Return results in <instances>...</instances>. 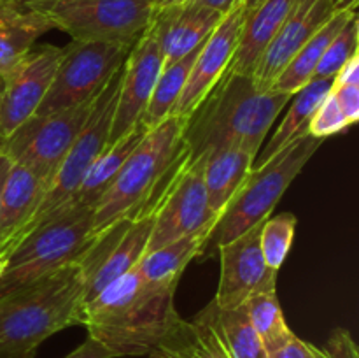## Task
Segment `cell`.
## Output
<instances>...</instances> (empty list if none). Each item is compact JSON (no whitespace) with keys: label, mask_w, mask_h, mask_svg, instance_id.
<instances>
[{"label":"cell","mask_w":359,"mask_h":358,"mask_svg":"<svg viewBox=\"0 0 359 358\" xmlns=\"http://www.w3.org/2000/svg\"><path fill=\"white\" fill-rule=\"evenodd\" d=\"M195 318L202 319L216 333L231 358H269L242 305L235 309H221L212 300Z\"/></svg>","instance_id":"cell-24"},{"label":"cell","mask_w":359,"mask_h":358,"mask_svg":"<svg viewBox=\"0 0 359 358\" xmlns=\"http://www.w3.org/2000/svg\"><path fill=\"white\" fill-rule=\"evenodd\" d=\"M202 164L209 209L219 218L245 175L251 172L255 157L241 147H221L202 157Z\"/></svg>","instance_id":"cell-22"},{"label":"cell","mask_w":359,"mask_h":358,"mask_svg":"<svg viewBox=\"0 0 359 358\" xmlns=\"http://www.w3.org/2000/svg\"><path fill=\"white\" fill-rule=\"evenodd\" d=\"M63 48L35 44L0 83V144L37 112L56 76Z\"/></svg>","instance_id":"cell-12"},{"label":"cell","mask_w":359,"mask_h":358,"mask_svg":"<svg viewBox=\"0 0 359 358\" xmlns=\"http://www.w3.org/2000/svg\"><path fill=\"white\" fill-rule=\"evenodd\" d=\"M242 307L251 319V325L255 326L269 357L283 350L297 337L284 319L277 291H262L251 295L242 304Z\"/></svg>","instance_id":"cell-28"},{"label":"cell","mask_w":359,"mask_h":358,"mask_svg":"<svg viewBox=\"0 0 359 358\" xmlns=\"http://www.w3.org/2000/svg\"><path fill=\"white\" fill-rule=\"evenodd\" d=\"M351 123L347 121L346 114L340 109L339 102H337L333 91H330L325 98H323L321 104L318 105L316 112L312 114L311 123H309L307 133L314 139L325 140L328 137L337 135V133L344 132L346 128H349Z\"/></svg>","instance_id":"cell-32"},{"label":"cell","mask_w":359,"mask_h":358,"mask_svg":"<svg viewBox=\"0 0 359 358\" xmlns=\"http://www.w3.org/2000/svg\"><path fill=\"white\" fill-rule=\"evenodd\" d=\"M216 220L207 200L202 158L189 161L184 153L181 164L175 167L165 185L147 253L203 228L212 230Z\"/></svg>","instance_id":"cell-11"},{"label":"cell","mask_w":359,"mask_h":358,"mask_svg":"<svg viewBox=\"0 0 359 358\" xmlns=\"http://www.w3.org/2000/svg\"><path fill=\"white\" fill-rule=\"evenodd\" d=\"M161 70L163 53L153 27L147 25L142 35L133 42L123 65L121 88L107 144L116 142L139 125Z\"/></svg>","instance_id":"cell-14"},{"label":"cell","mask_w":359,"mask_h":358,"mask_svg":"<svg viewBox=\"0 0 359 358\" xmlns=\"http://www.w3.org/2000/svg\"><path fill=\"white\" fill-rule=\"evenodd\" d=\"M11 165H13V161L9 160V157H7V154H4L2 151H0V200H2L4 183H6L7 174H9V171H11Z\"/></svg>","instance_id":"cell-39"},{"label":"cell","mask_w":359,"mask_h":358,"mask_svg":"<svg viewBox=\"0 0 359 358\" xmlns=\"http://www.w3.org/2000/svg\"><path fill=\"white\" fill-rule=\"evenodd\" d=\"M132 46L84 41L67 44L55 79L35 114H49L95 100L121 69Z\"/></svg>","instance_id":"cell-10"},{"label":"cell","mask_w":359,"mask_h":358,"mask_svg":"<svg viewBox=\"0 0 359 358\" xmlns=\"http://www.w3.org/2000/svg\"><path fill=\"white\" fill-rule=\"evenodd\" d=\"M291 95L262 91L252 76L226 69L207 97L186 119L184 153L189 161L221 147H241L256 158Z\"/></svg>","instance_id":"cell-1"},{"label":"cell","mask_w":359,"mask_h":358,"mask_svg":"<svg viewBox=\"0 0 359 358\" xmlns=\"http://www.w3.org/2000/svg\"><path fill=\"white\" fill-rule=\"evenodd\" d=\"M332 91L347 121L353 126L359 119V84H335L333 81Z\"/></svg>","instance_id":"cell-33"},{"label":"cell","mask_w":359,"mask_h":358,"mask_svg":"<svg viewBox=\"0 0 359 358\" xmlns=\"http://www.w3.org/2000/svg\"><path fill=\"white\" fill-rule=\"evenodd\" d=\"M262 2L263 0H241L238 4H242L245 11H251V9H255V7H258Z\"/></svg>","instance_id":"cell-43"},{"label":"cell","mask_w":359,"mask_h":358,"mask_svg":"<svg viewBox=\"0 0 359 358\" xmlns=\"http://www.w3.org/2000/svg\"><path fill=\"white\" fill-rule=\"evenodd\" d=\"M191 0H154V11L172 9V7H181L189 4Z\"/></svg>","instance_id":"cell-40"},{"label":"cell","mask_w":359,"mask_h":358,"mask_svg":"<svg viewBox=\"0 0 359 358\" xmlns=\"http://www.w3.org/2000/svg\"><path fill=\"white\" fill-rule=\"evenodd\" d=\"M200 48L202 46L193 49L184 58L163 67L156 84H154L153 95H151L149 102H147L146 111H144L142 118H140V123L146 125L147 128H153V126L160 125L163 119L174 114L175 104H177L179 97L182 95V90H184L186 81H188L189 72H191V67L195 63Z\"/></svg>","instance_id":"cell-29"},{"label":"cell","mask_w":359,"mask_h":358,"mask_svg":"<svg viewBox=\"0 0 359 358\" xmlns=\"http://www.w3.org/2000/svg\"><path fill=\"white\" fill-rule=\"evenodd\" d=\"M11 251L7 248H0V279H2L4 272H6L7 265H9Z\"/></svg>","instance_id":"cell-42"},{"label":"cell","mask_w":359,"mask_h":358,"mask_svg":"<svg viewBox=\"0 0 359 358\" xmlns=\"http://www.w3.org/2000/svg\"><path fill=\"white\" fill-rule=\"evenodd\" d=\"M335 13L339 11H358L359 0H332Z\"/></svg>","instance_id":"cell-41"},{"label":"cell","mask_w":359,"mask_h":358,"mask_svg":"<svg viewBox=\"0 0 359 358\" xmlns=\"http://www.w3.org/2000/svg\"><path fill=\"white\" fill-rule=\"evenodd\" d=\"M321 142L323 140L305 135L284 147L262 167H252L216 220L198 256L212 258L217 255L219 246L231 242L249 228L270 218L273 207L283 199L293 179L304 171L307 161L314 157Z\"/></svg>","instance_id":"cell-5"},{"label":"cell","mask_w":359,"mask_h":358,"mask_svg":"<svg viewBox=\"0 0 359 358\" xmlns=\"http://www.w3.org/2000/svg\"><path fill=\"white\" fill-rule=\"evenodd\" d=\"M209 234L210 228H203L195 234L177 239V241L170 242L163 248L146 253L142 260L137 263V270L149 283L175 284L177 286L182 272L188 267V263H191V260L200 255V249H202Z\"/></svg>","instance_id":"cell-27"},{"label":"cell","mask_w":359,"mask_h":358,"mask_svg":"<svg viewBox=\"0 0 359 358\" xmlns=\"http://www.w3.org/2000/svg\"><path fill=\"white\" fill-rule=\"evenodd\" d=\"M9 6H21V0H0V7Z\"/></svg>","instance_id":"cell-44"},{"label":"cell","mask_w":359,"mask_h":358,"mask_svg":"<svg viewBox=\"0 0 359 358\" xmlns=\"http://www.w3.org/2000/svg\"><path fill=\"white\" fill-rule=\"evenodd\" d=\"M359 46V20L354 14L349 21L342 27V30L333 37L330 46L326 48L318 69H316L312 79H335L337 72L358 55Z\"/></svg>","instance_id":"cell-31"},{"label":"cell","mask_w":359,"mask_h":358,"mask_svg":"<svg viewBox=\"0 0 359 358\" xmlns=\"http://www.w3.org/2000/svg\"><path fill=\"white\" fill-rule=\"evenodd\" d=\"M262 225L217 248L221 272L216 297L212 298L217 307H241L251 295L277 291V270L266 265L259 246Z\"/></svg>","instance_id":"cell-13"},{"label":"cell","mask_w":359,"mask_h":358,"mask_svg":"<svg viewBox=\"0 0 359 358\" xmlns=\"http://www.w3.org/2000/svg\"><path fill=\"white\" fill-rule=\"evenodd\" d=\"M294 2L297 0H263L258 7L245 11L237 48L228 67L231 72L252 76Z\"/></svg>","instance_id":"cell-18"},{"label":"cell","mask_w":359,"mask_h":358,"mask_svg":"<svg viewBox=\"0 0 359 358\" xmlns=\"http://www.w3.org/2000/svg\"><path fill=\"white\" fill-rule=\"evenodd\" d=\"M147 358H158V357H156V354H153V353H151V354H147Z\"/></svg>","instance_id":"cell-45"},{"label":"cell","mask_w":359,"mask_h":358,"mask_svg":"<svg viewBox=\"0 0 359 358\" xmlns=\"http://www.w3.org/2000/svg\"><path fill=\"white\" fill-rule=\"evenodd\" d=\"M72 41L132 46L154 14V0H21Z\"/></svg>","instance_id":"cell-8"},{"label":"cell","mask_w":359,"mask_h":358,"mask_svg":"<svg viewBox=\"0 0 359 358\" xmlns=\"http://www.w3.org/2000/svg\"><path fill=\"white\" fill-rule=\"evenodd\" d=\"M93 105L95 100H90L49 114H34L0 144V151L13 164L34 172L48 190L63 158L86 125Z\"/></svg>","instance_id":"cell-9"},{"label":"cell","mask_w":359,"mask_h":358,"mask_svg":"<svg viewBox=\"0 0 359 358\" xmlns=\"http://www.w3.org/2000/svg\"><path fill=\"white\" fill-rule=\"evenodd\" d=\"M125 65V63H123ZM123 67L109 79L104 90L95 98V105L91 109V114L88 118L86 125L79 132L77 139L74 140L72 147L63 158L62 165L56 171L51 185L46 190L44 197L39 202L37 209L32 214L30 221L23 227V230L18 234L14 241V248L23 241L27 235H30L39 225L46 223L53 216L60 214L62 211L69 209L86 175L88 168L91 167L98 154L104 151L109 142V133H111L112 118H114L116 105H118L119 88H121Z\"/></svg>","instance_id":"cell-7"},{"label":"cell","mask_w":359,"mask_h":358,"mask_svg":"<svg viewBox=\"0 0 359 358\" xmlns=\"http://www.w3.org/2000/svg\"><path fill=\"white\" fill-rule=\"evenodd\" d=\"M46 186L37 175L20 164L11 165L0 200V248L14 251V241L30 221Z\"/></svg>","instance_id":"cell-19"},{"label":"cell","mask_w":359,"mask_h":358,"mask_svg":"<svg viewBox=\"0 0 359 358\" xmlns=\"http://www.w3.org/2000/svg\"><path fill=\"white\" fill-rule=\"evenodd\" d=\"M335 84H359V53L337 72Z\"/></svg>","instance_id":"cell-37"},{"label":"cell","mask_w":359,"mask_h":358,"mask_svg":"<svg viewBox=\"0 0 359 358\" xmlns=\"http://www.w3.org/2000/svg\"><path fill=\"white\" fill-rule=\"evenodd\" d=\"M90 253L79 262L0 295V358H35L46 339L83 325Z\"/></svg>","instance_id":"cell-3"},{"label":"cell","mask_w":359,"mask_h":358,"mask_svg":"<svg viewBox=\"0 0 359 358\" xmlns=\"http://www.w3.org/2000/svg\"><path fill=\"white\" fill-rule=\"evenodd\" d=\"M0 83H2V79H0Z\"/></svg>","instance_id":"cell-46"},{"label":"cell","mask_w":359,"mask_h":358,"mask_svg":"<svg viewBox=\"0 0 359 358\" xmlns=\"http://www.w3.org/2000/svg\"><path fill=\"white\" fill-rule=\"evenodd\" d=\"M186 119L172 114L149 128L93 207L91 235L97 242L114 225L133 216L161 186L184 153Z\"/></svg>","instance_id":"cell-4"},{"label":"cell","mask_w":359,"mask_h":358,"mask_svg":"<svg viewBox=\"0 0 359 358\" xmlns=\"http://www.w3.org/2000/svg\"><path fill=\"white\" fill-rule=\"evenodd\" d=\"M244 14V6L237 4L221 18L212 34L205 39L193 63L182 95L175 104L174 114L188 118L226 72L237 48Z\"/></svg>","instance_id":"cell-15"},{"label":"cell","mask_w":359,"mask_h":358,"mask_svg":"<svg viewBox=\"0 0 359 358\" xmlns=\"http://www.w3.org/2000/svg\"><path fill=\"white\" fill-rule=\"evenodd\" d=\"M358 14V11H339L333 14L311 39L304 44V48L294 55V58L287 63L286 69L279 74V77L273 83L272 90L280 91V93H287L293 97L298 90L305 86L309 81L314 77L316 69H318L319 62H321L323 55H325L326 48L330 42L333 41L337 34L342 30L344 25L351 20V18Z\"/></svg>","instance_id":"cell-25"},{"label":"cell","mask_w":359,"mask_h":358,"mask_svg":"<svg viewBox=\"0 0 359 358\" xmlns=\"http://www.w3.org/2000/svg\"><path fill=\"white\" fill-rule=\"evenodd\" d=\"M63 358H118V357H116L114 351H111L109 347H105L104 344L98 343L97 339L88 336L83 344H79L76 350L70 351V353L65 354Z\"/></svg>","instance_id":"cell-36"},{"label":"cell","mask_w":359,"mask_h":358,"mask_svg":"<svg viewBox=\"0 0 359 358\" xmlns=\"http://www.w3.org/2000/svg\"><path fill=\"white\" fill-rule=\"evenodd\" d=\"M158 358H231L216 333L198 318H177L154 347Z\"/></svg>","instance_id":"cell-26"},{"label":"cell","mask_w":359,"mask_h":358,"mask_svg":"<svg viewBox=\"0 0 359 358\" xmlns=\"http://www.w3.org/2000/svg\"><path fill=\"white\" fill-rule=\"evenodd\" d=\"M323 350L328 353L330 358H359L356 343L351 337V333L344 329L333 330Z\"/></svg>","instance_id":"cell-34"},{"label":"cell","mask_w":359,"mask_h":358,"mask_svg":"<svg viewBox=\"0 0 359 358\" xmlns=\"http://www.w3.org/2000/svg\"><path fill=\"white\" fill-rule=\"evenodd\" d=\"M175 290L149 283L135 267L84 302L83 326L118 358L151 354L179 314Z\"/></svg>","instance_id":"cell-2"},{"label":"cell","mask_w":359,"mask_h":358,"mask_svg":"<svg viewBox=\"0 0 359 358\" xmlns=\"http://www.w3.org/2000/svg\"><path fill=\"white\" fill-rule=\"evenodd\" d=\"M147 132H149V128L142 125V123H139L135 128L130 130L121 139L112 144H107L104 151L97 157V160L88 168L86 175H84L83 183H81L79 190H77L70 206L95 207L98 199L104 195L105 190L109 188V185L114 181L118 172L121 171L126 158L139 146V142L144 139Z\"/></svg>","instance_id":"cell-23"},{"label":"cell","mask_w":359,"mask_h":358,"mask_svg":"<svg viewBox=\"0 0 359 358\" xmlns=\"http://www.w3.org/2000/svg\"><path fill=\"white\" fill-rule=\"evenodd\" d=\"M93 207L70 206L39 225L11 253L9 265L0 279V295L23 288L83 260L95 246Z\"/></svg>","instance_id":"cell-6"},{"label":"cell","mask_w":359,"mask_h":358,"mask_svg":"<svg viewBox=\"0 0 359 358\" xmlns=\"http://www.w3.org/2000/svg\"><path fill=\"white\" fill-rule=\"evenodd\" d=\"M269 358H330L323 347L314 346V344L302 340L300 337H294L291 343H287L283 350L270 354Z\"/></svg>","instance_id":"cell-35"},{"label":"cell","mask_w":359,"mask_h":358,"mask_svg":"<svg viewBox=\"0 0 359 358\" xmlns=\"http://www.w3.org/2000/svg\"><path fill=\"white\" fill-rule=\"evenodd\" d=\"M335 14L332 0H297L279 32L272 39L252 72L258 90H272L273 83L305 42Z\"/></svg>","instance_id":"cell-16"},{"label":"cell","mask_w":359,"mask_h":358,"mask_svg":"<svg viewBox=\"0 0 359 358\" xmlns=\"http://www.w3.org/2000/svg\"><path fill=\"white\" fill-rule=\"evenodd\" d=\"M241 0H191L189 4H195L200 7H209V9L217 11L221 14H226L228 11L233 9Z\"/></svg>","instance_id":"cell-38"},{"label":"cell","mask_w":359,"mask_h":358,"mask_svg":"<svg viewBox=\"0 0 359 358\" xmlns=\"http://www.w3.org/2000/svg\"><path fill=\"white\" fill-rule=\"evenodd\" d=\"M297 216L293 213H280L272 218H266L262 225L259 246H262L263 258L270 269L277 270L283 267L291 246H293L294 230H297Z\"/></svg>","instance_id":"cell-30"},{"label":"cell","mask_w":359,"mask_h":358,"mask_svg":"<svg viewBox=\"0 0 359 358\" xmlns=\"http://www.w3.org/2000/svg\"><path fill=\"white\" fill-rule=\"evenodd\" d=\"M333 81L335 79H312L291 97V105L286 116L277 126L273 135L270 137L266 146L259 147L252 167H262L263 164L272 160L276 154H279L284 147H287L302 137L309 135L307 130L312 114L323 102V98L332 91Z\"/></svg>","instance_id":"cell-21"},{"label":"cell","mask_w":359,"mask_h":358,"mask_svg":"<svg viewBox=\"0 0 359 358\" xmlns=\"http://www.w3.org/2000/svg\"><path fill=\"white\" fill-rule=\"evenodd\" d=\"M223 16L217 11L195 4L154 11L149 25L163 53V67L184 58L202 46Z\"/></svg>","instance_id":"cell-17"},{"label":"cell","mask_w":359,"mask_h":358,"mask_svg":"<svg viewBox=\"0 0 359 358\" xmlns=\"http://www.w3.org/2000/svg\"><path fill=\"white\" fill-rule=\"evenodd\" d=\"M53 28L44 14L30 7H0V79L25 58L39 37Z\"/></svg>","instance_id":"cell-20"}]
</instances>
